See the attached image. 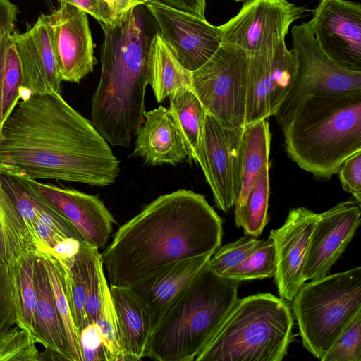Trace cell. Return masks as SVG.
<instances>
[{
    "mask_svg": "<svg viewBox=\"0 0 361 361\" xmlns=\"http://www.w3.org/2000/svg\"><path fill=\"white\" fill-rule=\"evenodd\" d=\"M291 37L298 68L290 90L274 115L281 128L310 96L361 92V71L345 68L334 61L319 47L310 20L293 25Z\"/></svg>",
    "mask_w": 361,
    "mask_h": 361,
    "instance_id": "9c48e42d",
    "label": "cell"
},
{
    "mask_svg": "<svg viewBox=\"0 0 361 361\" xmlns=\"http://www.w3.org/2000/svg\"><path fill=\"white\" fill-rule=\"evenodd\" d=\"M0 166L26 178L105 187L120 161L90 121L58 94L18 101L0 133Z\"/></svg>",
    "mask_w": 361,
    "mask_h": 361,
    "instance_id": "6da1fadb",
    "label": "cell"
},
{
    "mask_svg": "<svg viewBox=\"0 0 361 361\" xmlns=\"http://www.w3.org/2000/svg\"><path fill=\"white\" fill-rule=\"evenodd\" d=\"M223 221L204 196L180 189L158 197L118 228L102 254L110 286H129L183 259L212 255Z\"/></svg>",
    "mask_w": 361,
    "mask_h": 361,
    "instance_id": "7a4b0ae2",
    "label": "cell"
},
{
    "mask_svg": "<svg viewBox=\"0 0 361 361\" xmlns=\"http://www.w3.org/2000/svg\"><path fill=\"white\" fill-rule=\"evenodd\" d=\"M0 185L34 239L37 245L35 251L44 249L35 233V226L38 220L45 222L64 237L85 241L78 230L40 194L33 179L0 166Z\"/></svg>",
    "mask_w": 361,
    "mask_h": 361,
    "instance_id": "7402d4cb",
    "label": "cell"
},
{
    "mask_svg": "<svg viewBox=\"0 0 361 361\" xmlns=\"http://www.w3.org/2000/svg\"><path fill=\"white\" fill-rule=\"evenodd\" d=\"M211 257L203 255L166 264L128 286L147 307L152 331L166 311L208 263Z\"/></svg>",
    "mask_w": 361,
    "mask_h": 361,
    "instance_id": "ffe728a7",
    "label": "cell"
},
{
    "mask_svg": "<svg viewBox=\"0 0 361 361\" xmlns=\"http://www.w3.org/2000/svg\"><path fill=\"white\" fill-rule=\"evenodd\" d=\"M149 82L157 102L176 90L192 85V72L171 52L159 32L152 42L149 57Z\"/></svg>",
    "mask_w": 361,
    "mask_h": 361,
    "instance_id": "484cf974",
    "label": "cell"
},
{
    "mask_svg": "<svg viewBox=\"0 0 361 361\" xmlns=\"http://www.w3.org/2000/svg\"><path fill=\"white\" fill-rule=\"evenodd\" d=\"M11 35L6 37L0 44V133L2 127L1 108H2V94H3V77L4 68L5 63V56L7 47L8 37Z\"/></svg>",
    "mask_w": 361,
    "mask_h": 361,
    "instance_id": "7dc6e473",
    "label": "cell"
},
{
    "mask_svg": "<svg viewBox=\"0 0 361 361\" xmlns=\"http://www.w3.org/2000/svg\"><path fill=\"white\" fill-rule=\"evenodd\" d=\"M35 229L39 242L47 252H51L57 243L66 238L41 220L36 222Z\"/></svg>",
    "mask_w": 361,
    "mask_h": 361,
    "instance_id": "bcb514c9",
    "label": "cell"
},
{
    "mask_svg": "<svg viewBox=\"0 0 361 361\" xmlns=\"http://www.w3.org/2000/svg\"><path fill=\"white\" fill-rule=\"evenodd\" d=\"M234 1H236V2H245L247 0H234Z\"/></svg>",
    "mask_w": 361,
    "mask_h": 361,
    "instance_id": "816d5d0a",
    "label": "cell"
},
{
    "mask_svg": "<svg viewBox=\"0 0 361 361\" xmlns=\"http://www.w3.org/2000/svg\"><path fill=\"white\" fill-rule=\"evenodd\" d=\"M308 11L288 0H247L236 16L218 26L221 42L253 56L285 41L290 25Z\"/></svg>",
    "mask_w": 361,
    "mask_h": 361,
    "instance_id": "30bf717a",
    "label": "cell"
},
{
    "mask_svg": "<svg viewBox=\"0 0 361 361\" xmlns=\"http://www.w3.org/2000/svg\"><path fill=\"white\" fill-rule=\"evenodd\" d=\"M293 326L285 299L269 293L238 298L195 361H281Z\"/></svg>",
    "mask_w": 361,
    "mask_h": 361,
    "instance_id": "8992f818",
    "label": "cell"
},
{
    "mask_svg": "<svg viewBox=\"0 0 361 361\" xmlns=\"http://www.w3.org/2000/svg\"><path fill=\"white\" fill-rule=\"evenodd\" d=\"M322 361H361V312L338 335Z\"/></svg>",
    "mask_w": 361,
    "mask_h": 361,
    "instance_id": "74e56055",
    "label": "cell"
},
{
    "mask_svg": "<svg viewBox=\"0 0 361 361\" xmlns=\"http://www.w3.org/2000/svg\"><path fill=\"white\" fill-rule=\"evenodd\" d=\"M34 338L44 348H51L69 357L63 325L56 309L44 260L37 252L34 251Z\"/></svg>",
    "mask_w": 361,
    "mask_h": 361,
    "instance_id": "cb8c5ba5",
    "label": "cell"
},
{
    "mask_svg": "<svg viewBox=\"0 0 361 361\" xmlns=\"http://www.w3.org/2000/svg\"><path fill=\"white\" fill-rule=\"evenodd\" d=\"M145 6L168 48L187 70L200 68L221 45L219 27L206 20L152 1Z\"/></svg>",
    "mask_w": 361,
    "mask_h": 361,
    "instance_id": "5bb4252c",
    "label": "cell"
},
{
    "mask_svg": "<svg viewBox=\"0 0 361 361\" xmlns=\"http://www.w3.org/2000/svg\"><path fill=\"white\" fill-rule=\"evenodd\" d=\"M36 243L9 197L0 185V260L7 267Z\"/></svg>",
    "mask_w": 361,
    "mask_h": 361,
    "instance_id": "4316f807",
    "label": "cell"
},
{
    "mask_svg": "<svg viewBox=\"0 0 361 361\" xmlns=\"http://www.w3.org/2000/svg\"><path fill=\"white\" fill-rule=\"evenodd\" d=\"M95 323L102 338L107 361H125L118 324L109 285L104 288Z\"/></svg>",
    "mask_w": 361,
    "mask_h": 361,
    "instance_id": "e575fe53",
    "label": "cell"
},
{
    "mask_svg": "<svg viewBox=\"0 0 361 361\" xmlns=\"http://www.w3.org/2000/svg\"><path fill=\"white\" fill-rule=\"evenodd\" d=\"M133 155L149 166H173L188 157L187 145L171 110L163 106L145 113V121L136 133Z\"/></svg>",
    "mask_w": 361,
    "mask_h": 361,
    "instance_id": "44dd1931",
    "label": "cell"
},
{
    "mask_svg": "<svg viewBox=\"0 0 361 361\" xmlns=\"http://www.w3.org/2000/svg\"><path fill=\"white\" fill-rule=\"evenodd\" d=\"M322 50L337 64L361 71V4L320 0L310 20Z\"/></svg>",
    "mask_w": 361,
    "mask_h": 361,
    "instance_id": "9a60e30c",
    "label": "cell"
},
{
    "mask_svg": "<svg viewBox=\"0 0 361 361\" xmlns=\"http://www.w3.org/2000/svg\"><path fill=\"white\" fill-rule=\"evenodd\" d=\"M34 259V251L25 252L8 268L13 286L16 325L27 330L33 337L35 306Z\"/></svg>",
    "mask_w": 361,
    "mask_h": 361,
    "instance_id": "83f0119b",
    "label": "cell"
},
{
    "mask_svg": "<svg viewBox=\"0 0 361 361\" xmlns=\"http://www.w3.org/2000/svg\"><path fill=\"white\" fill-rule=\"evenodd\" d=\"M275 249L272 238L262 240L257 248L237 265L221 276L238 283L252 279L272 278L275 273Z\"/></svg>",
    "mask_w": 361,
    "mask_h": 361,
    "instance_id": "d6a6232c",
    "label": "cell"
},
{
    "mask_svg": "<svg viewBox=\"0 0 361 361\" xmlns=\"http://www.w3.org/2000/svg\"><path fill=\"white\" fill-rule=\"evenodd\" d=\"M45 360H71L70 358L51 348H44V350L39 352V361Z\"/></svg>",
    "mask_w": 361,
    "mask_h": 361,
    "instance_id": "c3c4849f",
    "label": "cell"
},
{
    "mask_svg": "<svg viewBox=\"0 0 361 361\" xmlns=\"http://www.w3.org/2000/svg\"><path fill=\"white\" fill-rule=\"evenodd\" d=\"M40 194L80 233L98 249L108 243L116 221L96 195L33 180Z\"/></svg>",
    "mask_w": 361,
    "mask_h": 361,
    "instance_id": "ac0fdd59",
    "label": "cell"
},
{
    "mask_svg": "<svg viewBox=\"0 0 361 361\" xmlns=\"http://www.w3.org/2000/svg\"><path fill=\"white\" fill-rule=\"evenodd\" d=\"M149 0H118L116 10V16L126 13L129 9L137 5L145 4Z\"/></svg>",
    "mask_w": 361,
    "mask_h": 361,
    "instance_id": "681fc988",
    "label": "cell"
},
{
    "mask_svg": "<svg viewBox=\"0 0 361 361\" xmlns=\"http://www.w3.org/2000/svg\"><path fill=\"white\" fill-rule=\"evenodd\" d=\"M16 325L13 286L7 267L0 260V336Z\"/></svg>",
    "mask_w": 361,
    "mask_h": 361,
    "instance_id": "ab89813d",
    "label": "cell"
},
{
    "mask_svg": "<svg viewBox=\"0 0 361 361\" xmlns=\"http://www.w3.org/2000/svg\"><path fill=\"white\" fill-rule=\"evenodd\" d=\"M292 302L303 347L322 360L361 312V267L305 281Z\"/></svg>",
    "mask_w": 361,
    "mask_h": 361,
    "instance_id": "52a82bcc",
    "label": "cell"
},
{
    "mask_svg": "<svg viewBox=\"0 0 361 361\" xmlns=\"http://www.w3.org/2000/svg\"><path fill=\"white\" fill-rule=\"evenodd\" d=\"M100 24L104 40L91 122L111 145L130 147L145 121L149 52L159 30L145 4L116 16L110 24Z\"/></svg>",
    "mask_w": 361,
    "mask_h": 361,
    "instance_id": "3957f363",
    "label": "cell"
},
{
    "mask_svg": "<svg viewBox=\"0 0 361 361\" xmlns=\"http://www.w3.org/2000/svg\"><path fill=\"white\" fill-rule=\"evenodd\" d=\"M262 240L245 235L235 241L220 246L210 257L209 265L216 274L221 275L250 255Z\"/></svg>",
    "mask_w": 361,
    "mask_h": 361,
    "instance_id": "f35d334b",
    "label": "cell"
},
{
    "mask_svg": "<svg viewBox=\"0 0 361 361\" xmlns=\"http://www.w3.org/2000/svg\"><path fill=\"white\" fill-rule=\"evenodd\" d=\"M249 56L240 47L221 42L202 66L192 72L191 89L207 114L228 128L244 126Z\"/></svg>",
    "mask_w": 361,
    "mask_h": 361,
    "instance_id": "ba28073f",
    "label": "cell"
},
{
    "mask_svg": "<svg viewBox=\"0 0 361 361\" xmlns=\"http://www.w3.org/2000/svg\"><path fill=\"white\" fill-rule=\"evenodd\" d=\"M82 243L72 238H66L55 245L51 253L66 267H70Z\"/></svg>",
    "mask_w": 361,
    "mask_h": 361,
    "instance_id": "ee69618b",
    "label": "cell"
},
{
    "mask_svg": "<svg viewBox=\"0 0 361 361\" xmlns=\"http://www.w3.org/2000/svg\"><path fill=\"white\" fill-rule=\"evenodd\" d=\"M126 360L145 357L152 327L147 307L128 286H110Z\"/></svg>",
    "mask_w": 361,
    "mask_h": 361,
    "instance_id": "603a6c76",
    "label": "cell"
},
{
    "mask_svg": "<svg viewBox=\"0 0 361 361\" xmlns=\"http://www.w3.org/2000/svg\"><path fill=\"white\" fill-rule=\"evenodd\" d=\"M37 252L44 260L50 281L56 309L64 328L68 355L71 361H82L79 342V331L75 324L71 308L66 294L61 262L49 252Z\"/></svg>",
    "mask_w": 361,
    "mask_h": 361,
    "instance_id": "f546056e",
    "label": "cell"
},
{
    "mask_svg": "<svg viewBox=\"0 0 361 361\" xmlns=\"http://www.w3.org/2000/svg\"><path fill=\"white\" fill-rule=\"evenodd\" d=\"M85 249L87 265L85 310L89 322L94 323L97 318L104 290L108 281L99 249L87 243Z\"/></svg>",
    "mask_w": 361,
    "mask_h": 361,
    "instance_id": "836d02e7",
    "label": "cell"
},
{
    "mask_svg": "<svg viewBox=\"0 0 361 361\" xmlns=\"http://www.w3.org/2000/svg\"><path fill=\"white\" fill-rule=\"evenodd\" d=\"M271 133L267 119L244 126L242 135L241 188L234 205L235 217L240 212L247 194L263 171L269 166Z\"/></svg>",
    "mask_w": 361,
    "mask_h": 361,
    "instance_id": "d4e9b609",
    "label": "cell"
},
{
    "mask_svg": "<svg viewBox=\"0 0 361 361\" xmlns=\"http://www.w3.org/2000/svg\"><path fill=\"white\" fill-rule=\"evenodd\" d=\"M281 129L288 157L314 176L329 179L361 150V92L310 96Z\"/></svg>",
    "mask_w": 361,
    "mask_h": 361,
    "instance_id": "277c9868",
    "label": "cell"
},
{
    "mask_svg": "<svg viewBox=\"0 0 361 361\" xmlns=\"http://www.w3.org/2000/svg\"><path fill=\"white\" fill-rule=\"evenodd\" d=\"M23 90V73L18 54L11 35L5 56L3 77L2 124L13 111Z\"/></svg>",
    "mask_w": 361,
    "mask_h": 361,
    "instance_id": "d590c367",
    "label": "cell"
},
{
    "mask_svg": "<svg viewBox=\"0 0 361 361\" xmlns=\"http://www.w3.org/2000/svg\"><path fill=\"white\" fill-rule=\"evenodd\" d=\"M11 37L22 66L23 90L29 94L62 95V80L43 13L25 32L13 30Z\"/></svg>",
    "mask_w": 361,
    "mask_h": 361,
    "instance_id": "d6986e66",
    "label": "cell"
},
{
    "mask_svg": "<svg viewBox=\"0 0 361 361\" xmlns=\"http://www.w3.org/2000/svg\"><path fill=\"white\" fill-rule=\"evenodd\" d=\"M238 283L216 274L208 262L153 329L145 357L195 361L238 299Z\"/></svg>",
    "mask_w": 361,
    "mask_h": 361,
    "instance_id": "5b68a950",
    "label": "cell"
},
{
    "mask_svg": "<svg viewBox=\"0 0 361 361\" xmlns=\"http://www.w3.org/2000/svg\"><path fill=\"white\" fill-rule=\"evenodd\" d=\"M18 7L10 0H0V44L14 30Z\"/></svg>",
    "mask_w": 361,
    "mask_h": 361,
    "instance_id": "7bdbcfd3",
    "label": "cell"
},
{
    "mask_svg": "<svg viewBox=\"0 0 361 361\" xmlns=\"http://www.w3.org/2000/svg\"><path fill=\"white\" fill-rule=\"evenodd\" d=\"M195 16L205 18L206 0H149Z\"/></svg>",
    "mask_w": 361,
    "mask_h": 361,
    "instance_id": "f6af8a7d",
    "label": "cell"
},
{
    "mask_svg": "<svg viewBox=\"0 0 361 361\" xmlns=\"http://www.w3.org/2000/svg\"><path fill=\"white\" fill-rule=\"evenodd\" d=\"M173 113L186 142L189 161H196L207 111L190 87L176 90L169 96Z\"/></svg>",
    "mask_w": 361,
    "mask_h": 361,
    "instance_id": "f1b7e54d",
    "label": "cell"
},
{
    "mask_svg": "<svg viewBox=\"0 0 361 361\" xmlns=\"http://www.w3.org/2000/svg\"><path fill=\"white\" fill-rule=\"evenodd\" d=\"M43 16L62 81L79 83L97 63L87 13L60 1L56 9Z\"/></svg>",
    "mask_w": 361,
    "mask_h": 361,
    "instance_id": "4fadbf2b",
    "label": "cell"
},
{
    "mask_svg": "<svg viewBox=\"0 0 361 361\" xmlns=\"http://www.w3.org/2000/svg\"><path fill=\"white\" fill-rule=\"evenodd\" d=\"M298 68L285 41L249 57L245 125L274 116L287 97Z\"/></svg>",
    "mask_w": 361,
    "mask_h": 361,
    "instance_id": "7c38bea8",
    "label": "cell"
},
{
    "mask_svg": "<svg viewBox=\"0 0 361 361\" xmlns=\"http://www.w3.org/2000/svg\"><path fill=\"white\" fill-rule=\"evenodd\" d=\"M86 242L81 243L73 264L68 267L61 262L63 282L74 319L80 331L90 324L85 310L87 295Z\"/></svg>",
    "mask_w": 361,
    "mask_h": 361,
    "instance_id": "1f68e13d",
    "label": "cell"
},
{
    "mask_svg": "<svg viewBox=\"0 0 361 361\" xmlns=\"http://www.w3.org/2000/svg\"><path fill=\"white\" fill-rule=\"evenodd\" d=\"M339 178L344 190L361 204V150L348 157L341 165Z\"/></svg>",
    "mask_w": 361,
    "mask_h": 361,
    "instance_id": "60d3db41",
    "label": "cell"
},
{
    "mask_svg": "<svg viewBox=\"0 0 361 361\" xmlns=\"http://www.w3.org/2000/svg\"><path fill=\"white\" fill-rule=\"evenodd\" d=\"M32 335L18 325L0 336V361H39Z\"/></svg>",
    "mask_w": 361,
    "mask_h": 361,
    "instance_id": "8d00e7d4",
    "label": "cell"
},
{
    "mask_svg": "<svg viewBox=\"0 0 361 361\" xmlns=\"http://www.w3.org/2000/svg\"><path fill=\"white\" fill-rule=\"evenodd\" d=\"M269 167H267L249 191L244 205L235 217V224L243 228L244 234L254 238L260 236L267 226L269 196Z\"/></svg>",
    "mask_w": 361,
    "mask_h": 361,
    "instance_id": "4dcf8cb0",
    "label": "cell"
},
{
    "mask_svg": "<svg viewBox=\"0 0 361 361\" xmlns=\"http://www.w3.org/2000/svg\"><path fill=\"white\" fill-rule=\"evenodd\" d=\"M82 361H107L102 338L95 322L79 331Z\"/></svg>",
    "mask_w": 361,
    "mask_h": 361,
    "instance_id": "b9f144b4",
    "label": "cell"
},
{
    "mask_svg": "<svg viewBox=\"0 0 361 361\" xmlns=\"http://www.w3.org/2000/svg\"><path fill=\"white\" fill-rule=\"evenodd\" d=\"M103 1H105L108 4V6L110 8V9L111 10V11L114 14V17L115 18L116 10L117 4H118V0H103Z\"/></svg>",
    "mask_w": 361,
    "mask_h": 361,
    "instance_id": "f907efd6",
    "label": "cell"
},
{
    "mask_svg": "<svg viewBox=\"0 0 361 361\" xmlns=\"http://www.w3.org/2000/svg\"><path fill=\"white\" fill-rule=\"evenodd\" d=\"M361 208L347 200L318 214L304 268L305 281L323 277L345 251L360 224Z\"/></svg>",
    "mask_w": 361,
    "mask_h": 361,
    "instance_id": "2e32d148",
    "label": "cell"
},
{
    "mask_svg": "<svg viewBox=\"0 0 361 361\" xmlns=\"http://www.w3.org/2000/svg\"><path fill=\"white\" fill-rule=\"evenodd\" d=\"M244 126L228 128L207 114L198 147L199 163L216 207L228 213L241 188V144Z\"/></svg>",
    "mask_w": 361,
    "mask_h": 361,
    "instance_id": "8fae6325",
    "label": "cell"
},
{
    "mask_svg": "<svg viewBox=\"0 0 361 361\" xmlns=\"http://www.w3.org/2000/svg\"><path fill=\"white\" fill-rule=\"evenodd\" d=\"M317 216L306 207L293 208L280 228L270 231L275 249L274 281L280 298L287 301L293 300L305 282L306 256Z\"/></svg>",
    "mask_w": 361,
    "mask_h": 361,
    "instance_id": "e0dca14e",
    "label": "cell"
}]
</instances>
